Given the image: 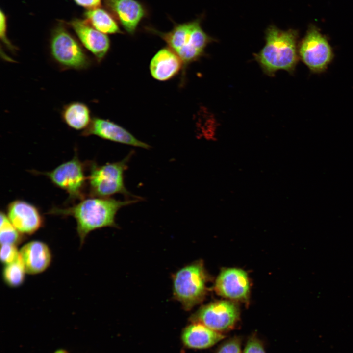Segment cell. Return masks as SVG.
<instances>
[{"instance_id": "10", "label": "cell", "mask_w": 353, "mask_h": 353, "mask_svg": "<svg viewBox=\"0 0 353 353\" xmlns=\"http://www.w3.org/2000/svg\"><path fill=\"white\" fill-rule=\"evenodd\" d=\"M6 214L14 226L24 235L34 234L44 224L39 209L23 200H15L9 203Z\"/></svg>"}, {"instance_id": "4", "label": "cell", "mask_w": 353, "mask_h": 353, "mask_svg": "<svg viewBox=\"0 0 353 353\" xmlns=\"http://www.w3.org/2000/svg\"><path fill=\"white\" fill-rule=\"evenodd\" d=\"M181 59L184 64H188L199 59L203 54L205 48L212 39L202 29L199 20L176 24L168 32H161L152 28Z\"/></svg>"}, {"instance_id": "23", "label": "cell", "mask_w": 353, "mask_h": 353, "mask_svg": "<svg viewBox=\"0 0 353 353\" xmlns=\"http://www.w3.org/2000/svg\"><path fill=\"white\" fill-rule=\"evenodd\" d=\"M0 37L1 41L6 49L11 53L15 54L17 51V48L11 43L7 37L6 18L1 10L0 15Z\"/></svg>"}, {"instance_id": "6", "label": "cell", "mask_w": 353, "mask_h": 353, "mask_svg": "<svg viewBox=\"0 0 353 353\" xmlns=\"http://www.w3.org/2000/svg\"><path fill=\"white\" fill-rule=\"evenodd\" d=\"M87 161H81L76 150L71 160L64 162L50 171H29L35 175H43L56 187L68 194L67 202H74L87 197V176L86 175Z\"/></svg>"}, {"instance_id": "13", "label": "cell", "mask_w": 353, "mask_h": 353, "mask_svg": "<svg viewBox=\"0 0 353 353\" xmlns=\"http://www.w3.org/2000/svg\"><path fill=\"white\" fill-rule=\"evenodd\" d=\"M215 290L219 295L227 298L236 300L246 299L249 292L248 275L240 269H225L216 279Z\"/></svg>"}, {"instance_id": "8", "label": "cell", "mask_w": 353, "mask_h": 353, "mask_svg": "<svg viewBox=\"0 0 353 353\" xmlns=\"http://www.w3.org/2000/svg\"><path fill=\"white\" fill-rule=\"evenodd\" d=\"M298 53L310 71L316 74L325 72L334 58L328 41L315 27L307 32L299 45Z\"/></svg>"}, {"instance_id": "18", "label": "cell", "mask_w": 353, "mask_h": 353, "mask_svg": "<svg viewBox=\"0 0 353 353\" xmlns=\"http://www.w3.org/2000/svg\"><path fill=\"white\" fill-rule=\"evenodd\" d=\"M61 117L70 128L83 131L90 125L93 118L88 105L80 101L71 102L64 105Z\"/></svg>"}, {"instance_id": "9", "label": "cell", "mask_w": 353, "mask_h": 353, "mask_svg": "<svg viewBox=\"0 0 353 353\" xmlns=\"http://www.w3.org/2000/svg\"><path fill=\"white\" fill-rule=\"evenodd\" d=\"M239 318V311L233 303L220 301L200 309L192 317V322L201 323L210 329L222 333L232 329Z\"/></svg>"}, {"instance_id": "15", "label": "cell", "mask_w": 353, "mask_h": 353, "mask_svg": "<svg viewBox=\"0 0 353 353\" xmlns=\"http://www.w3.org/2000/svg\"><path fill=\"white\" fill-rule=\"evenodd\" d=\"M106 4L124 29L133 34L145 16L142 5L135 0H107Z\"/></svg>"}, {"instance_id": "17", "label": "cell", "mask_w": 353, "mask_h": 353, "mask_svg": "<svg viewBox=\"0 0 353 353\" xmlns=\"http://www.w3.org/2000/svg\"><path fill=\"white\" fill-rule=\"evenodd\" d=\"M183 65L181 59L173 50L169 48H165L159 50L153 57L150 70L154 78L165 81L176 75Z\"/></svg>"}, {"instance_id": "11", "label": "cell", "mask_w": 353, "mask_h": 353, "mask_svg": "<svg viewBox=\"0 0 353 353\" xmlns=\"http://www.w3.org/2000/svg\"><path fill=\"white\" fill-rule=\"evenodd\" d=\"M81 136L91 135L121 144L149 149L148 144L136 138L126 129L109 120L93 117L90 125L82 131Z\"/></svg>"}, {"instance_id": "20", "label": "cell", "mask_w": 353, "mask_h": 353, "mask_svg": "<svg viewBox=\"0 0 353 353\" xmlns=\"http://www.w3.org/2000/svg\"><path fill=\"white\" fill-rule=\"evenodd\" d=\"M26 273L20 258L10 263L4 265L2 271V277L4 282L11 287L21 286L24 282Z\"/></svg>"}, {"instance_id": "3", "label": "cell", "mask_w": 353, "mask_h": 353, "mask_svg": "<svg viewBox=\"0 0 353 353\" xmlns=\"http://www.w3.org/2000/svg\"><path fill=\"white\" fill-rule=\"evenodd\" d=\"M133 151L119 161L100 165L94 161H87V190L89 197L109 198L116 194L126 197L140 198L134 196L126 188L124 173Z\"/></svg>"}, {"instance_id": "2", "label": "cell", "mask_w": 353, "mask_h": 353, "mask_svg": "<svg viewBox=\"0 0 353 353\" xmlns=\"http://www.w3.org/2000/svg\"><path fill=\"white\" fill-rule=\"evenodd\" d=\"M297 32L282 31L274 26L268 28L266 44L255 55V59L268 75L273 76L279 70L292 73L299 59L297 46Z\"/></svg>"}, {"instance_id": "5", "label": "cell", "mask_w": 353, "mask_h": 353, "mask_svg": "<svg viewBox=\"0 0 353 353\" xmlns=\"http://www.w3.org/2000/svg\"><path fill=\"white\" fill-rule=\"evenodd\" d=\"M49 49L51 59L61 70H85L92 65V60L80 42L62 26L53 30Z\"/></svg>"}, {"instance_id": "19", "label": "cell", "mask_w": 353, "mask_h": 353, "mask_svg": "<svg viewBox=\"0 0 353 353\" xmlns=\"http://www.w3.org/2000/svg\"><path fill=\"white\" fill-rule=\"evenodd\" d=\"M85 21L92 27L104 34L121 33L116 21L105 10L99 7L88 10Z\"/></svg>"}, {"instance_id": "12", "label": "cell", "mask_w": 353, "mask_h": 353, "mask_svg": "<svg viewBox=\"0 0 353 353\" xmlns=\"http://www.w3.org/2000/svg\"><path fill=\"white\" fill-rule=\"evenodd\" d=\"M71 26L83 47L101 63L110 48L108 37L92 27L85 20H75Z\"/></svg>"}, {"instance_id": "25", "label": "cell", "mask_w": 353, "mask_h": 353, "mask_svg": "<svg viewBox=\"0 0 353 353\" xmlns=\"http://www.w3.org/2000/svg\"><path fill=\"white\" fill-rule=\"evenodd\" d=\"M243 353H266L262 342L255 336L248 340Z\"/></svg>"}, {"instance_id": "16", "label": "cell", "mask_w": 353, "mask_h": 353, "mask_svg": "<svg viewBox=\"0 0 353 353\" xmlns=\"http://www.w3.org/2000/svg\"><path fill=\"white\" fill-rule=\"evenodd\" d=\"M225 338L222 333L214 331L199 322H192L183 330L181 339L183 345L191 349L210 348Z\"/></svg>"}, {"instance_id": "26", "label": "cell", "mask_w": 353, "mask_h": 353, "mask_svg": "<svg viewBox=\"0 0 353 353\" xmlns=\"http://www.w3.org/2000/svg\"><path fill=\"white\" fill-rule=\"evenodd\" d=\"M74 1L78 5L88 10L98 8L101 3V0H74Z\"/></svg>"}, {"instance_id": "14", "label": "cell", "mask_w": 353, "mask_h": 353, "mask_svg": "<svg viewBox=\"0 0 353 353\" xmlns=\"http://www.w3.org/2000/svg\"><path fill=\"white\" fill-rule=\"evenodd\" d=\"M19 255L26 273L30 275L43 272L50 266L52 260L48 245L39 240L25 244L19 250Z\"/></svg>"}, {"instance_id": "21", "label": "cell", "mask_w": 353, "mask_h": 353, "mask_svg": "<svg viewBox=\"0 0 353 353\" xmlns=\"http://www.w3.org/2000/svg\"><path fill=\"white\" fill-rule=\"evenodd\" d=\"M0 240L2 244H13L17 245L20 243L24 236L14 226L8 219L6 214L0 211Z\"/></svg>"}, {"instance_id": "7", "label": "cell", "mask_w": 353, "mask_h": 353, "mask_svg": "<svg viewBox=\"0 0 353 353\" xmlns=\"http://www.w3.org/2000/svg\"><path fill=\"white\" fill-rule=\"evenodd\" d=\"M206 283V276L202 263L188 265L173 276L174 296L185 310H189L203 300Z\"/></svg>"}, {"instance_id": "22", "label": "cell", "mask_w": 353, "mask_h": 353, "mask_svg": "<svg viewBox=\"0 0 353 353\" xmlns=\"http://www.w3.org/2000/svg\"><path fill=\"white\" fill-rule=\"evenodd\" d=\"M19 257L16 245L13 244H2L0 249V260L4 265L13 262Z\"/></svg>"}, {"instance_id": "27", "label": "cell", "mask_w": 353, "mask_h": 353, "mask_svg": "<svg viewBox=\"0 0 353 353\" xmlns=\"http://www.w3.org/2000/svg\"><path fill=\"white\" fill-rule=\"evenodd\" d=\"M54 353H69L67 350H66L65 349H58V350H57L56 351H55Z\"/></svg>"}, {"instance_id": "1", "label": "cell", "mask_w": 353, "mask_h": 353, "mask_svg": "<svg viewBox=\"0 0 353 353\" xmlns=\"http://www.w3.org/2000/svg\"><path fill=\"white\" fill-rule=\"evenodd\" d=\"M139 200L133 199L121 201L110 197L88 196L70 206L53 207L47 214L74 218L76 223V231L82 245L91 231L105 227H117L115 216L118 210Z\"/></svg>"}, {"instance_id": "24", "label": "cell", "mask_w": 353, "mask_h": 353, "mask_svg": "<svg viewBox=\"0 0 353 353\" xmlns=\"http://www.w3.org/2000/svg\"><path fill=\"white\" fill-rule=\"evenodd\" d=\"M241 345L240 339L234 337L223 343L216 353H241Z\"/></svg>"}]
</instances>
